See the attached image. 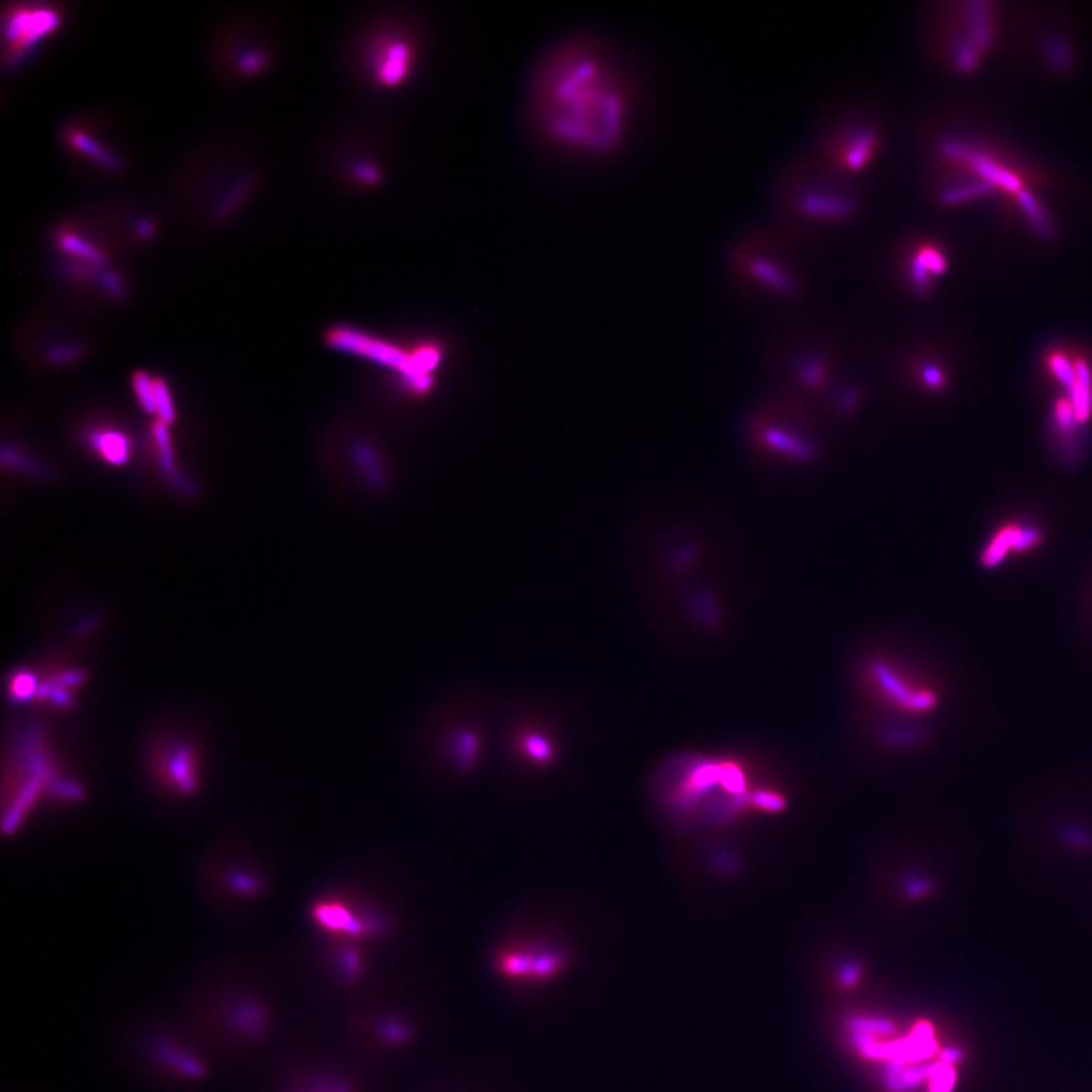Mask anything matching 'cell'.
Returning a JSON list of instances; mask_svg holds the SVG:
<instances>
[{"mask_svg":"<svg viewBox=\"0 0 1092 1092\" xmlns=\"http://www.w3.org/2000/svg\"><path fill=\"white\" fill-rule=\"evenodd\" d=\"M634 102L629 80L595 41L554 50L533 87L537 130L549 143L583 155H609L624 143Z\"/></svg>","mask_w":1092,"mask_h":1092,"instance_id":"6da1fadb","label":"cell"},{"mask_svg":"<svg viewBox=\"0 0 1092 1092\" xmlns=\"http://www.w3.org/2000/svg\"><path fill=\"white\" fill-rule=\"evenodd\" d=\"M777 207L792 228L830 229L861 213L859 181L843 178L821 164L815 156H802L781 175Z\"/></svg>","mask_w":1092,"mask_h":1092,"instance_id":"7a4b0ae2","label":"cell"},{"mask_svg":"<svg viewBox=\"0 0 1092 1092\" xmlns=\"http://www.w3.org/2000/svg\"><path fill=\"white\" fill-rule=\"evenodd\" d=\"M730 270L742 291L768 298L790 301L804 289L790 232L762 229L742 237L731 250Z\"/></svg>","mask_w":1092,"mask_h":1092,"instance_id":"3957f363","label":"cell"},{"mask_svg":"<svg viewBox=\"0 0 1092 1092\" xmlns=\"http://www.w3.org/2000/svg\"><path fill=\"white\" fill-rule=\"evenodd\" d=\"M325 342L334 351L395 370L416 395H427L433 387L434 374L441 362V349L437 344L401 346L355 326H331L326 330Z\"/></svg>","mask_w":1092,"mask_h":1092,"instance_id":"277c9868","label":"cell"},{"mask_svg":"<svg viewBox=\"0 0 1092 1092\" xmlns=\"http://www.w3.org/2000/svg\"><path fill=\"white\" fill-rule=\"evenodd\" d=\"M882 144L877 122L862 110L847 108L825 123L811 155L834 174L859 181L873 167Z\"/></svg>","mask_w":1092,"mask_h":1092,"instance_id":"5b68a950","label":"cell"},{"mask_svg":"<svg viewBox=\"0 0 1092 1092\" xmlns=\"http://www.w3.org/2000/svg\"><path fill=\"white\" fill-rule=\"evenodd\" d=\"M569 956L558 947L542 942H516L495 956L496 972L505 981L539 985L554 981L567 970Z\"/></svg>","mask_w":1092,"mask_h":1092,"instance_id":"8992f818","label":"cell"},{"mask_svg":"<svg viewBox=\"0 0 1092 1092\" xmlns=\"http://www.w3.org/2000/svg\"><path fill=\"white\" fill-rule=\"evenodd\" d=\"M61 25V13L50 5H11L4 16L5 63H22Z\"/></svg>","mask_w":1092,"mask_h":1092,"instance_id":"52a82bcc","label":"cell"},{"mask_svg":"<svg viewBox=\"0 0 1092 1092\" xmlns=\"http://www.w3.org/2000/svg\"><path fill=\"white\" fill-rule=\"evenodd\" d=\"M366 69L381 89H398L415 72L416 46L411 37L388 31L374 37L366 50Z\"/></svg>","mask_w":1092,"mask_h":1092,"instance_id":"ba28073f","label":"cell"},{"mask_svg":"<svg viewBox=\"0 0 1092 1092\" xmlns=\"http://www.w3.org/2000/svg\"><path fill=\"white\" fill-rule=\"evenodd\" d=\"M270 1011L263 999L243 992L218 1004V1032L237 1045L263 1043L270 1029Z\"/></svg>","mask_w":1092,"mask_h":1092,"instance_id":"9c48e42d","label":"cell"},{"mask_svg":"<svg viewBox=\"0 0 1092 1092\" xmlns=\"http://www.w3.org/2000/svg\"><path fill=\"white\" fill-rule=\"evenodd\" d=\"M147 1057L152 1065L170 1079L196 1082L206 1079L208 1075L206 1062L174 1038L163 1036L151 1041Z\"/></svg>","mask_w":1092,"mask_h":1092,"instance_id":"30bf717a","label":"cell"},{"mask_svg":"<svg viewBox=\"0 0 1092 1092\" xmlns=\"http://www.w3.org/2000/svg\"><path fill=\"white\" fill-rule=\"evenodd\" d=\"M1043 542V531L1038 526L1008 522L1000 526L986 542L981 554V567L994 569L1000 567L1011 554H1025L1038 548Z\"/></svg>","mask_w":1092,"mask_h":1092,"instance_id":"8fae6325","label":"cell"},{"mask_svg":"<svg viewBox=\"0 0 1092 1092\" xmlns=\"http://www.w3.org/2000/svg\"><path fill=\"white\" fill-rule=\"evenodd\" d=\"M313 919L331 937L354 939L376 933V923L358 917L357 912L344 901H319L313 907Z\"/></svg>","mask_w":1092,"mask_h":1092,"instance_id":"7c38bea8","label":"cell"},{"mask_svg":"<svg viewBox=\"0 0 1092 1092\" xmlns=\"http://www.w3.org/2000/svg\"><path fill=\"white\" fill-rule=\"evenodd\" d=\"M871 680L877 691L892 705H900L909 712H926L937 703L932 692L919 691L907 686V683L894 673L886 663L871 664Z\"/></svg>","mask_w":1092,"mask_h":1092,"instance_id":"4fadbf2b","label":"cell"},{"mask_svg":"<svg viewBox=\"0 0 1092 1092\" xmlns=\"http://www.w3.org/2000/svg\"><path fill=\"white\" fill-rule=\"evenodd\" d=\"M944 269V255L928 243L915 246L914 249L906 254V278L917 293H926L932 286L933 278L941 275Z\"/></svg>","mask_w":1092,"mask_h":1092,"instance_id":"5bb4252c","label":"cell"},{"mask_svg":"<svg viewBox=\"0 0 1092 1092\" xmlns=\"http://www.w3.org/2000/svg\"><path fill=\"white\" fill-rule=\"evenodd\" d=\"M87 445L99 460L110 466H123L133 455V441L121 429L94 427L87 431Z\"/></svg>","mask_w":1092,"mask_h":1092,"instance_id":"9a60e30c","label":"cell"},{"mask_svg":"<svg viewBox=\"0 0 1092 1092\" xmlns=\"http://www.w3.org/2000/svg\"><path fill=\"white\" fill-rule=\"evenodd\" d=\"M152 439H154V445H155L163 475L169 478L172 484L181 493H192V484L176 469V460H175L174 446H172V439H170L169 425L161 424V422L156 420V424L152 429Z\"/></svg>","mask_w":1092,"mask_h":1092,"instance_id":"2e32d148","label":"cell"},{"mask_svg":"<svg viewBox=\"0 0 1092 1092\" xmlns=\"http://www.w3.org/2000/svg\"><path fill=\"white\" fill-rule=\"evenodd\" d=\"M69 143L75 146L78 151L82 152L84 155L90 156L91 160L96 161L99 165H102L105 169L119 170L121 169V161L117 160L116 156L111 155L105 147L96 143L94 140L90 139L89 135L85 134L84 131L72 130L68 133Z\"/></svg>","mask_w":1092,"mask_h":1092,"instance_id":"e0dca14e","label":"cell"},{"mask_svg":"<svg viewBox=\"0 0 1092 1092\" xmlns=\"http://www.w3.org/2000/svg\"><path fill=\"white\" fill-rule=\"evenodd\" d=\"M58 243L64 252L85 260V263L98 264V266H102L105 263V255L101 252V249L89 243V241L84 240L82 237L78 236L75 232H61Z\"/></svg>","mask_w":1092,"mask_h":1092,"instance_id":"ac0fdd59","label":"cell"},{"mask_svg":"<svg viewBox=\"0 0 1092 1092\" xmlns=\"http://www.w3.org/2000/svg\"><path fill=\"white\" fill-rule=\"evenodd\" d=\"M156 376L147 374V372H137L133 376V390H134V397L142 407V410L147 415L155 416V387Z\"/></svg>","mask_w":1092,"mask_h":1092,"instance_id":"d6986e66","label":"cell"},{"mask_svg":"<svg viewBox=\"0 0 1092 1092\" xmlns=\"http://www.w3.org/2000/svg\"><path fill=\"white\" fill-rule=\"evenodd\" d=\"M1053 418H1055V425H1056L1057 431L1062 436H1070L1075 433L1076 427H1079L1077 418H1076L1075 407L1071 404L1070 398L1061 397L1057 398L1055 402V408H1053Z\"/></svg>","mask_w":1092,"mask_h":1092,"instance_id":"ffe728a7","label":"cell"},{"mask_svg":"<svg viewBox=\"0 0 1092 1092\" xmlns=\"http://www.w3.org/2000/svg\"><path fill=\"white\" fill-rule=\"evenodd\" d=\"M521 748L526 758H530L533 762H549L553 758V747L549 744L548 739H545L544 736L537 735V733L524 736Z\"/></svg>","mask_w":1092,"mask_h":1092,"instance_id":"44dd1931","label":"cell"},{"mask_svg":"<svg viewBox=\"0 0 1092 1092\" xmlns=\"http://www.w3.org/2000/svg\"><path fill=\"white\" fill-rule=\"evenodd\" d=\"M335 968L346 981H354L362 970V960L357 951L349 947L340 949L334 956Z\"/></svg>","mask_w":1092,"mask_h":1092,"instance_id":"7402d4cb","label":"cell"},{"mask_svg":"<svg viewBox=\"0 0 1092 1092\" xmlns=\"http://www.w3.org/2000/svg\"><path fill=\"white\" fill-rule=\"evenodd\" d=\"M918 378L921 379L924 387L930 388V390H942L946 387L947 378L942 369L933 363H923L918 367Z\"/></svg>","mask_w":1092,"mask_h":1092,"instance_id":"603a6c76","label":"cell"},{"mask_svg":"<svg viewBox=\"0 0 1092 1092\" xmlns=\"http://www.w3.org/2000/svg\"><path fill=\"white\" fill-rule=\"evenodd\" d=\"M954 1070L949 1064H939V1065L933 1066L932 1071V1089L930 1092H949L953 1088Z\"/></svg>","mask_w":1092,"mask_h":1092,"instance_id":"cb8c5ba5","label":"cell"},{"mask_svg":"<svg viewBox=\"0 0 1092 1092\" xmlns=\"http://www.w3.org/2000/svg\"><path fill=\"white\" fill-rule=\"evenodd\" d=\"M4 455H9V459H5V457L4 459L5 461H9L14 469H18V471H22L25 473H32V475H40V473H43V469L34 460L29 459L27 455H23L18 451L5 450Z\"/></svg>","mask_w":1092,"mask_h":1092,"instance_id":"d4e9b609","label":"cell"},{"mask_svg":"<svg viewBox=\"0 0 1092 1092\" xmlns=\"http://www.w3.org/2000/svg\"><path fill=\"white\" fill-rule=\"evenodd\" d=\"M354 174L358 183L375 184L379 181V170L372 164H358Z\"/></svg>","mask_w":1092,"mask_h":1092,"instance_id":"484cf974","label":"cell"},{"mask_svg":"<svg viewBox=\"0 0 1092 1092\" xmlns=\"http://www.w3.org/2000/svg\"><path fill=\"white\" fill-rule=\"evenodd\" d=\"M301 1092H351V1089L340 1084H321L312 1085V1087L303 1088Z\"/></svg>","mask_w":1092,"mask_h":1092,"instance_id":"4316f807","label":"cell"}]
</instances>
